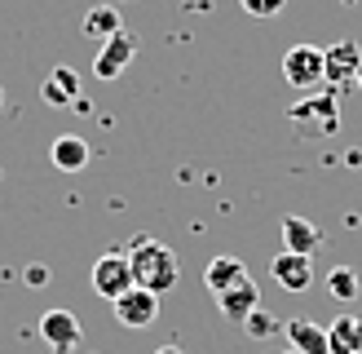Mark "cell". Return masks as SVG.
<instances>
[{"label":"cell","mask_w":362,"mask_h":354,"mask_svg":"<svg viewBox=\"0 0 362 354\" xmlns=\"http://www.w3.org/2000/svg\"><path fill=\"white\" fill-rule=\"evenodd\" d=\"M129 266H133V279H137V288H146L155 297H164L177 288V279H181V261L177 253L164 244V239H151V235H137L133 248H129Z\"/></svg>","instance_id":"1"},{"label":"cell","mask_w":362,"mask_h":354,"mask_svg":"<svg viewBox=\"0 0 362 354\" xmlns=\"http://www.w3.org/2000/svg\"><path fill=\"white\" fill-rule=\"evenodd\" d=\"M287 120L300 124L305 133L314 137H332L340 129V106H336V93H318V98H300L287 106Z\"/></svg>","instance_id":"2"},{"label":"cell","mask_w":362,"mask_h":354,"mask_svg":"<svg viewBox=\"0 0 362 354\" xmlns=\"http://www.w3.org/2000/svg\"><path fill=\"white\" fill-rule=\"evenodd\" d=\"M129 288H137L133 279V266H129V253H102L93 261V292L102 301H119Z\"/></svg>","instance_id":"3"},{"label":"cell","mask_w":362,"mask_h":354,"mask_svg":"<svg viewBox=\"0 0 362 354\" xmlns=\"http://www.w3.org/2000/svg\"><path fill=\"white\" fill-rule=\"evenodd\" d=\"M137 58V35L129 27H119L111 40H102L98 58H93V76L98 80H119L124 71H129V62Z\"/></svg>","instance_id":"4"},{"label":"cell","mask_w":362,"mask_h":354,"mask_svg":"<svg viewBox=\"0 0 362 354\" xmlns=\"http://www.w3.org/2000/svg\"><path fill=\"white\" fill-rule=\"evenodd\" d=\"M283 76L292 88H318L322 84V49L318 45H292L283 53Z\"/></svg>","instance_id":"5"},{"label":"cell","mask_w":362,"mask_h":354,"mask_svg":"<svg viewBox=\"0 0 362 354\" xmlns=\"http://www.w3.org/2000/svg\"><path fill=\"white\" fill-rule=\"evenodd\" d=\"M358 71H362L358 40H336L322 49V84H354Z\"/></svg>","instance_id":"6"},{"label":"cell","mask_w":362,"mask_h":354,"mask_svg":"<svg viewBox=\"0 0 362 354\" xmlns=\"http://www.w3.org/2000/svg\"><path fill=\"white\" fill-rule=\"evenodd\" d=\"M269 275H274V283L283 292H305L314 283V261L305 253H274V261H269Z\"/></svg>","instance_id":"7"},{"label":"cell","mask_w":362,"mask_h":354,"mask_svg":"<svg viewBox=\"0 0 362 354\" xmlns=\"http://www.w3.org/2000/svg\"><path fill=\"white\" fill-rule=\"evenodd\" d=\"M111 310L124 328H151L155 319H159V297L146 292V288H129L119 301H111Z\"/></svg>","instance_id":"8"},{"label":"cell","mask_w":362,"mask_h":354,"mask_svg":"<svg viewBox=\"0 0 362 354\" xmlns=\"http://www.w3.org/2000/svg\"><path fill=\"white\" fill-rule=\"evenodd\" d=\"M40 336L53 354H71L84 332H80V319L71 310H49V314H40Z\"/></svg>","instance_id":"9"},{"label":"cell","mask_w":362,"mask_h":354,"mask_svg":"<svg viewBox=\"0 0 362 354\" xmlns=\"http://www.w3.org/2000/svg\"><path fill=\"white\" fill-rule=\"evenodd\" d=\"M283 332H287V346L296 354H332L327 328L314 324V319H283Z\"/></svg>","instance_id":"10"},{"label":"cell","mask_w":362,"mask_h":354,"mask_svg":"<svg viewBox=\"0 0 362 354\" xmlns=\"http://www.w3.org/2000/svg\"><path fill=\"white\" fill-rule=\"evenodd\" d=\"M243 279H252V275H247V266H243L239 257H212V261L204 266V283H208V292H212V297H221V292H230V288H239Z\"/></svg>","instance_id":"11"},{"label":"cell","mask_w":362,"mask_h":354,"mask_svg":"<svg viewBox=\"0 0 362 354\" xmlns=\"http://www.w3.org/2000/svg\"><path fill=\"white\" fill-rule=\"evenodd\" d=\"M49 159H53V169H62V173H80L88 164V142L80 133H62V137H53Z\"/></svg>","instance_id":"12"},{"label":"cell","mask_w":362,"mask_h":354,"mask_svg":"<svg viewBox=\"0 0 362 354\" xmlns=\"http://www.w3.org/2000/svg\"><path fill=\"white\" fill-rule=\"evenodd\" d=\"M45 102L58 106V111H62V106H76L80 102V76H76V71H71V67H53L49 80H45Z\"/></svg>","instance_id":"13"},{"label":"cell","mask_w":362,"mask_h":354,"mask_svg":"<svg viewBox=\"0 0 362 354\" xmlns=\"http://www.w3.org/2000/svg\"><path fill=\"white\" fill-rule=\"evenodd\" d=\"M327 346L332 354H362V319L358 314H340L327 324Z\"/></svg>","instance_id":"14"},{"label":"cell","mask_w":362,"mask_h":354,"mask_svg":"<svg viewBox=\"0 0 362 354\" xmlns=\"http://www.w3.org/2000/svg\"><path fill=\"white\" fill-rule=\"evenodd\" d=\"M283 248H287V253L314 257V248H322V230L314 222H305V217H287L283 222Z\"/></svg>","instance_id":"15"},{"label":"cell","mask_w":362,"mask_h":354,"mask_svg":"<svg viewBox=\"0 0 362 354\" xmlns=\"http://www.w3.org/2000/svg\"><path fill=\"white\" fill-rule=\"evenodd\" d=\"M216 306H221L226 319H239V324H243V319L261 306V292H257V283H252V279H243L239 288H230V292L216 297Z\"/></svg>","instance_id":"16"},{"label":"cell","mask_w":362,"mask_h":354,"mask_svg":"<svg viewBox=\"0 0 362 354\" xmlns=\"http://www.w3.org/2000/svg\"><path fill=\"white\" fill-rule=\"evenodd\" d=\"M119 27L124 23H119V9L115 5H93V9L84 13V23H80V31L88 35V40H111Z\"/></svg>","instance_id":"17"},{"label":"cell","mask_w":362,"mask_h":354,"mask_svg":"<svg viewBox=\"0 0 362 354\" xmlns=\"http://www.w3.org/2000/svg\"><path fill=\"white\" fill-rule=\"evenodd\" d=\"M358 288H362V283H358V270H354V266H336V270L327 275V292H332L336 301H354Z\"/></svg>","instance_id":"18"},{"label":"cell","mask_w":362,"mask_h":354,"mask_svg":"<svg viewBox=\"0 0 362 354\" xmlns=\"http://www.w3.org/2000/svg\"><path fill=\"white\" fill-rule=\"evenodd\" d=\"M243 328H247V336H257V341H261V336H279V332H283V319L257 306V310L243 319Z\"/></svg>","instance_id":"19"},{"label":"cell","mask_w":362,"mask_h":354,"mask_svg":"<svg viewBox=\"0 0 362 354\" xmlns=\"http://www.w3.org/2000/svg\"><path fill=\"white\" fill-rule=\"evenodd\" d=\"M239 5H243V13H252V18H274V13L287 9V0H239Z\"/></svg>","instance_id":"20"},{"label":"cell","mask_w":362,"mask_h":354,"mask_svg":"<svg viewBox=\"0 0 362 354\" xmlns=\"http://www.w3.org/2000/svg\"><path fill=\"white\" fill-rule=\"evenodd\" d=\"M27 279H31V288H45V283H49V270H45V266H31Z\"/></svg>","instance_id":"21"},{"label":"cell","mask_w":362,"mask_h":354,"mask_svg":"<svg viewBox=\"0 0 362 354\" xmlns=\"http://www.w3.org/2000/svg\"><path fill=\"white\" fill-rule=\"evenodd\" d=\"M155 354H181V350H177V346H159Z\"/></svg>","instance_id":"22"},{"label":"cell","mask_w":362,"mask_h":354,"mask_svg":"<svg viewBox=\"0 0 362 354\" xmlns=\"http://www.w3.org/2000/svg\"><path fill=\"white\" fill-rule=\"evenodd\" d=\"M354 84H358V88H362V71H358V80H354Z\"/></svg>","instance_id":"23"},{"label":"cell","mask_w":362,"mask_h":354,"mask_svg":"<svg viewBox=\"0 0 362 354\" xmlns=\"http://www.w3.org/2000/svg\"><path fill=\"white\" fill-rule=\"evenodd\" d=\"M0 106H5V88H0Z\"/></svg>","instance_id":"24"},{"label":"cell","mask_w":362,"mask_h":354,"mask_svg":"<svg viewBox=\"0 0 362 354\" xmlns=\"http://www.w3.org/2000/svg\"><path fill=\"white\" fill-rule=\"evenodd\" d=\"M102 5H111V0H102Z\"/></svg>","instance_id":"25"},{"label":"cell","mask_w":362,"mask_h":354,"mask_svg":"<svg viewBox=\"0 0 362 354\" xmlns=\"http://www.w3.org/2000/svg\"><path fill=\"white\" fill-rule=\"evenodd\" d=\"M287 354H296V350H287Z\"/></svg>","instance_id":"26"}]
</instances>
